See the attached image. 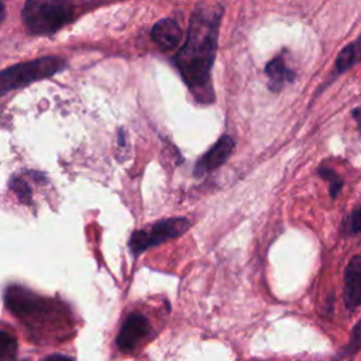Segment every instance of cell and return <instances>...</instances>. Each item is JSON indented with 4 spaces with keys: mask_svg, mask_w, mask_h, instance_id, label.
Wrapping results in <instances>:
<instances>
[{
    "mask_svg": "<svg viewBox=\"0 0 361 361\" xmlns=\"http://www.w3.org/2000/svg\"><path fill=\"white\" fill-rule=\"evenodd\" d=\"M190 227V221L185 217H171L159 220L147 228H140L131 233L128 247L134 257L140 255L145 250L159 245L165 241L173 240Z\"/></svg>",
    "mask_w": 361,
    "mask_h": 361,
    "instance_id": "4",
    "label": "cell"
},
{
    "mask_svg": "<svg viewBox=\"0 0 361 361\" xmlns=\"http://www.w3.org/2000/svg\"><path fill=\"white\" fill-rule=\"evenodd\" d=\"M66 66V61L56 55L41 56L32 61L8 66L0 73V90L6 94L10 90L24 87L32 82L51 78Z\"/></svg>",
    "mask_w": 361,
    "mask_h": 361,
    "instance_id": "3",
    "label": "cell"
},
{
    "mask_svg": "<svg viewBox=\"0 0 361 361\" xmlns=\"http://www.w3.org/2000/svg\"><path fill=\"white\" fill-rule=\"evenodd\" d=\"M344 300L350 310L361 306V255L354 257L344 272Z\"/></svg>",
    "mask_w": 361,
    "mask_h": 361,
    "instance_id": "7",
    "label": "cell"
},
{
    "mask_svg": "<svg viewBox=\"0 0 361 361\" xmlns=\"http://www.w3.org/2000/svg\"><path fill=\"white\" fill-rule=\"evenodd\" d=\"M221 16V4H199L190 16L185 42L172 58L183 82L200 103L214 100L212 68L217 51Z\"/></svg>",
    "mask_w": 361,
    "mask_h": 361,
    "instance_id": "1",
    "label": "cell"
},
{
    "mask_svg": "<svg viewBox=\"0 0 361 361\" xmlns=\"http://www.w3.org/2000/svg\"><path fill=\"white\" fill-rule=\"evenodd\" d=\"M353 48H354L355 62H360V61H361V35H360V38L353 44Z\"/></svg>",
    "mask_w": 361,
    "mask_h": 361,
    "instance_id": "16",
    "label": "cell"
},
{
    "mask_svg": "<svg viewBox=\"0 0 361 361\" xmlns=\"http://www.w3.org/2000/svg\"><path fill=\"white\" fill-rule=\"evenodd\" d=\"M10 188L18 196L21 203H24V204H30L31 203V188L28 186V183L24 179L14 176L10 180Z\"/></svg>",
    "mask_w": 361,
    "mask_h": 361,
    "instance_id": "10",
    "label": "cell"
},
{
    "mask_svg": "<svg viewBox=\"0 0 361 361\" xmlns=\"http://www.w3.org/2000/svg\"><path fill=\"white\" fill-rule=\"evenodd\" d=\"M0 344H1V358L3 361L13 360L17 351V344L13 336H10L7 331H1L0 334Z\"/></svg>",
    "mask_w": 361,
    "mask_h": 361,
    "instance_id": "12",
    "label": "cell"
},
{
    "mask_svg": "<svg viewBox=\"0 0 361 361\" xmlns=\"http://www.w3.org/2000/svg\"><path fill=\"white\" fill-rule=\"evenodd\" d=\"M151 38L161 51H169L179 45L182 28L173 18H162L151 28Z\"/></svg>",
    "mask_w": 361,
    "mask_h": 361,
    "instance_id": "8",
    "label": "cell"
},
{
    "mask_svg": "<svg viewBox=\"0 0 361 361\" xmlns=\"http://www.w3.org/2000/svg\"><path fill=\"white\" fill-rule=\"evenodd\" d=\"M317 172L323 179H326L329 182L331 197H336L337 193L340 192V189L343 188V180L340 179V176L330 168H319Z\"/></svg>",
    "mask_w": 361,
    "mask_h": 361,
    "instance_id": "11",
    "label": "cell"
},
{
    "mask_svg": "<svg viewBox=\"0 0 361 361\" xmlns=\"http://www.w3.org/2000/svg\"><path fill=\"white\" fill-rule=\"evenodd\" d=\"M235 141L228 134H223L210 149H207L195 164V176H203L207 172L217 169L223 165L234 149Z\"/></svg>",
    "mask_w": 361,
    "mask_h": 361,
    "instance_id": "5",
    "label": "cell"
},
{
    "mask_svg": "<svg viewBox=\"0 0 361 361\" xmlns=\"http://www.w3.org/2000/svg\"><path fill=\"white\" fill-rule=\"evenodd\" d=\"M42 361H72V360L62 354H51V355L45 357Z\"/></svg>",
    "mask_w": 361,
    "mask_h": 361,
    "instance_id": "15",
    "label": "cell"
},
{
    "mask_svg": "<svg viewBox=\"0 0 361 361\" xmlns=\"http://www.w3.org/2000/svg\"><path fill=\"white\" fill-rule=\"evenodd\" d=\"M265 75L268 76V86L272 92H279L285 82H292L295 78V72L286 66L285 58L282 55L275 56L267 63Z\"/></svg>",
    "mask_w": 361,
    "mask_h": 361,
    "instance_id": "9",
    "label": "cell"
},
{
    "mask_svg": "<svg viewBox=\"0 0 361 361\" xmlns=\"http://www.w3.org/2000/svg\"><path fill=\"white\" fill-rule=\"evenodd\" d=\"M350 228H351V231H354V233L361 231V206H358V207L353 212L351 219H350Z\"/></svg>",
    "mask_w": 361,
    "mask_h": 361,
    "instance_id": "14",
    "label": "cell"
},
{
    "mask_svg": "<svg viewBox=\"0 0 361 361\" xmlns=\"http://www.w3.org/2000/svg\"><path fill=\"white\" fill-rule=\"evenodd\" d=\"M355 63V55H354V48H353V44L347 45L337 56V61H336V68L338 72H344L347 71L351 65Z\"/></svg>",
    "mask_w": 361,
    "mask_h": 361,
    "instance_id": "13",
    "label": "cell"
},
{
    "mask_svg": "<svg viewBox=\"0 0 361 361\" xmlns=\"http://www.w3.org/2000/svg\"><path fill=\"white\" fill-rule=\"evenodd\" d=\"M75 17L73 6L59 0H27L21 18L31 35H52Z\"/></svg>",
    "mask_w": 361,
    "mask_h": 361,
    "instance_id": "2",
    "label": "cell"
},
{
    "mask_svg": "<svg viewBox=\"0 0 361 361\" xmlns=\"http://www.w3.org/2000/svg\"><path fill=\"white\" fill-rule=\"evenodd\" d=\"M353 117L355 118V121H357V124H358V128H360V131H361V107L353 110Z\"/></svg>",
    "mask_w": 361,
    "mask_h": 361,
    "instance_id": "17",
    "label": "cell"
},
{
    "mask_svg": "<svg viewBox=\"0 0 361 361\" xmlns=\"http://www.w3.org/2000/svg\"><path fill=\"white\" fill-rule=\"evenodd\" d=\"M149 322L141 313H131L124 320L118 334H117V345L123 351L133 350L148 333H149Z\"/></svg>",
    "mask_w": 361,
    "mask_h": 361,
    "instance_id": "6",
    "label": "cell"
}]
</instances>
